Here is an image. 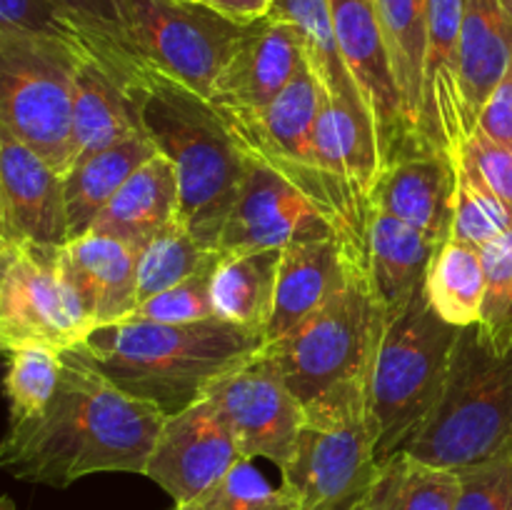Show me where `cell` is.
<instances>
[{
	"label": "cell",
	"mask_w": 512,
	"mask_h": 510,
	"mask_svg": "<svg viewBox=\"0 0 512 510\" xmlns=\"http://www.w3.org/2000/svg\"><path fill=\"white\" fill-rule=\"evenodd\" d=\"M0 510H18V508H15V503L8 498V495H0Z\"/></svg>",
	"instance_id": "obj_45"
},
{
	"label": "cell",
	"mask_w": 512,
	"mask_h": 510,
	"mask_svg": "<svg viewBox=\"0 0 512 510\" xmlns=\"http://www.w3.org/2000/svg\"><path fill=\"white\" fill-rule=\"evenodd\" d=\"M193 3L205 5L210 10H218L220 15L243 25L265 18L270 10V0H193Z\"/></svg>",
	"instance_id": "obj_43"
},
{
	"label": "cell",
	"mask_w": 512,
	"mask_h": 510,
	"mask_svg": "<svg viewBox=\"0 0 512 510\" xmlns=\"http://www.w3.org/2000/svg\"><path fill=\"white\" fill-rule=\"evenodd\" d=\"M10 263H3V260H0V278H3V273H5V268H8Z\"/></svg>",
	"instance_id": "obj_47"
},
{
	"label": "cell",
	"mask_w": 512,
	"mask_h": 510,
	"mask_svg": "<svg viewBox=\"0 0 512 510\" xmlns=\"http://www.w3.org/2000/svg\"><path fill=\"white\" fill-rule=\"evenodd\" d=\"M88 50L0 28V120L60 175L73 165V85Z\"/></svg>",
	"instance_id": "obj_7"
},
{
	"label": "cell",
	"mask_w": 512,
	"mask_h": 510,
	"mask_svg": "<svg viewBox=\"0 0 512 510\" xmlns=\"http://www.w3.org/2000/svg\"><path fill=\"white\" fill-rule=\"evenodd\" d=\"M58 258L95 328L135 313L140 303L138 250L108 235L85 233L60 245Z\"/></svg>",
	"instance_id": "obj_20"
},
{
	"label": "cell",
	"mask_w": 512,
	"mask_h": 510,
	"mask_svg": "<svg viewBox=\"0 0 512 510\" xmlns=\"http://www.w3.org/2000/svg\"><path fill=\"white\" fill-rule=\"evenodd\" d=\"M173 510H298L288 488H275L245 458L235 460L210 488Z\"/></svg>",
	"instance_id": "obj_35"
},
{
	"label": "cell",
	"mask_w": 512,
	"mask_h": 510,
	"mask_svg": "<svg viewBox=\"0 0 512 510\" xmlns=\"http://www.w3.org/2000/svg\"><path fill=\"white\" fill-rule=\"evenodd\" d=\"M93 40L98 58L125 78H135L145 63L135 58L125 40L118 0H53Z\"/></svg>",
	"instance_id": "obj_37"
},
{
	"label": "cell",
	"mask_w": 512,
	"mask_h": 510,
	"mask_svg": "<svg viewBox=\"0 0 512 510\" xmlns=\"http://www.w3.org/2000/svg\"><path fill=\"white\" fill-rule=\"evenodd\" d=\"M155 153L158 148L153 140L145 133H135L110 148L73 160L68 173L63 175L68 240L88 233L100 210L123 188L125 180Z\"/></svg>",
	"instance_id": "obj_26"
},
{
	"label": "cell",
	"mask_w": 512,
	"mask_h": 510,
	"mask_svg": "<svg viewBox=\"0 0 512 510\" xmlns=\"http://www.w3.org/2000/svg\"><path fill=\"white\" fill-rule=\"evenodd\" d=\"M485 268V298L480 335L495 355L512 350V228L480 248Z\"/></svg>",
	"instance_id": "obj_36"
},
{
	"label": "cell",
	"mask_w": 512,
	"mask_h": 510,
	"mask_svg": "<svg viewBox=\"0 0 512 510\" xmlns=\"http://www.w3.org/2000/svg\"><path fill=\"white\" fill-rule=\"evenodd\" d=\"M438 245L398 218L373 210L368 230V283L380 318L403 313L425 288Z\"/></svg>",
	"instance_id": "obj_22"
},
{
	"label": "cell",
	"mask_w": 512,
	"mask_h": 510,
	"mask_svg": "<svg viewBox=\"0 0 512 510\" xmlns=\"http://www.w3.org/2000/svg\"><path fill=\"white\" fill-rule=\"evenodd\" d=\"M15 255H18V248H15V243L8 238L3 223H0V260H3V263H10Z\"/></svg>",
	"instance_id": "obj_44"
},
{
	"label": "cell",
	"mask_w": 512,
	"mask_h": 510,
	"mask_svg": "<svg viewBox=\"0 0 512 510\" xmlns=\"http://www.w3.org/2000/svg\"><path fill=\"white\" fill-rule=\"evenodd\" d=\"M240 460L233 430L210 398H198L188 408L163 420L145 473L155 485L183 505L215 483Z\"/></svg>",
	"instance_id": "obj_14"
},
{
	"label": "cell",
	"mask_w": 512,
	"mask_h": 510,
	"mask_svg": "<svg viewBox=\"0 0 512 510\" xmlns=\"http://www.w3.org/2000/svg\"><path fill=\"white\" fill-rule=\"evenodd\" d=\"M130 83L133 78L120 75L98 55L88 53L80 60L73 85V160L143 133Z\"/></svg>",
	"instance_id": "obj_21"
},
{
	"label": "cell",
	"mask_w": 512,
	"mask_h": 510,
	"mask_svg": "<svg viewBox=\"0 0 512 510\" xmlns=\"http://www.w3.org/2000/svg\"><path fill=\"white\" fill-rule=\"evenodd\" d=\"M220 258H215L213 263L200 268L190 278L180 280L173 288L143 300L130 318L150 320V323H195V320L215 318L210 283H213V273L218 268Z\"/></svg>",
	"instance_id": "obj_38"
},
{
	"label": "cell",
	"mask_w": 512,
	"mask_h": 510,
	"mask_svg": "<svg viewBox=\"0 0 512 510\" xmlns=\"http://www.w3.org/2000/svg\"><path fill=\"white\" fill-rule=\"evenodd\" d=\"M268 15L293 25L303 43L305 63L330 98L348 105L350 110L370 115L363 93L340 53L328 0H270Z\"/></svg>",
	"instance_id": "obj_28"
},
{
	"label": "cell",
	"mask_w": 512,
	"mask_h": 510,
	"mask_svg": "<svg viewBox=\"0 0 512 510\" xmlns=\"http://www.w3.org/2000/svg\"><path fill=\"white\" fill-rule=\"evenodd\" d=\"M463 155L475 165L490 190L512 205V148L473 130V135L465 140Z\"/></svg>",
	"instance_id": "obj_41"
},
{
	"label": "cell",
	"mask_w": 512,
	"mask_h": 510,
	"mask_svg": "<svg viewBox=\"0 0 512 510\" xmlns=\"http://www.w3.org/2000/svg\"><path fill=\"white\" fill-rule=\"evenodd\" d=\"M512 228V205L490 190V185L480 178L475 165L460 153L458 158V188H455V213L450 240L460 243L483 245L493 243Z\"/></svg>",
	"instance_id": "obj_34"
},
{
	"label": "cell",
	"mask_w": 512,
	"mask_h": 510,
	"mask_svg": "<svg viewBox=\"0 0 512 510\" xmlns=\"http://www.w3.org/2000/svg\"><path fill=\"white\" fill-rule=\"evenodd\" d=\"M455 510H512V448L485 463L458 470Z\"/></svg>",
	"instance_id": "obj_40"
},
{
	"label": "cell",
	"mask_w": 512,
	"mask_h": 510,
	"mask_svg": "<svg viewBox=\"0 0 512 510\" xmlns=\"http://www.w3.org/2000/svg\"><path fill=\"white\" fill-rule=\"evenodd\" d=\"M458 335L460 328L435 313L425 288L403 313L383 320L365 393V418L380 463L405 450L433 418Z\"/></svg>",
	"instance_id": "obj_5"
},
{
	"label": "cell",
	"mask_w": 512,
	"mask_h": 510,
	"mask_svg": "<svg viewBox=\"0 0 512 510\" xmlns=\"http://www.w3.org/2000/svg\"><path fill=\"white\" fill-rule=\"evenodd\" d=\"M0 223L15 248L65 245L63 175L0 120Z\"/></svg>",
	"instance_id": "obj_16"
},
{
	"label": "cell",
	"mask_w": 512,
	"mask_h": 510,
	"mask_svg": "<svg viewBox=\"0 0 512 510\" xmlns=\"http://www.w3.org/2000/svg\"><path fill=\"white\" fill-rule=\"evenodd\" d=\"M323 238H338V233L318 205L285 175L248 155L238 200L218 240L220 253L288 248L290 243Z\"/></svg>",
	"instance_id": "obj_12"
},
{
	"label": "cell",
	"mask_w": 512,
	"mask_h": 510,
	"mask_svg": "<svg viewBox=\"0 0 512 510\" xmlns=\"http://www.w3.org/2000/svg\"><path fill=\"white\" fill-rule=\"evenodd\" d=\"M118 10L135 58L208 100L248 28L193 0H118Z\"/></svg>",
	"instance_id": "obj_8"
},
{
	"label": "cell",
	"mask_w": 512,
	"mask_h": 510,
	"mask_svg": "<svg viewBox=\"0 0 512 510\" xmlns=\"http://www.w3.org/2000/svg\"><path fill=\"white\" fill-rule=\"evenodd\" d=\"M460 478L455 470L435 468L415 455L395 453L380 463V473L360 510H455Z\"/></svg>",
	"instance_id": "obj_31"
},
{
	"label": "cell",
	"mask_w": 512,
	"mask_h": 510,
	"mask_svg": "<svg viewBox=\"0 0 512 510\" xmlns=\"http://www.w3.org/2000/svg\"><path fill=\"white\" fill-rule=\"evenodd\" d=\"M303 63V43L293 25L265 15L245 28L215 80L210 103L223 113H260L288 88Z\"/></svg>",
	"instance_id": "obj_17"
},
{
	"label": "cell",
	"mask_w": 512,
	"mask_h": 510,
	"mask_svg": "<svg viewBox=\"0 0 512 510\" xmlns=\"http://www.w3.org/2000/svg\"><path fill=\"white\" fill-rule=\"evenodd\" d=\"M168 415L125 393L75 348L63 350V373L38 418L8 425L0 468L13 478L68 488L95 473H145Z\"/></svg>",
	"instance_id": "obj_1"
},
{
	"label": "cell",
	"mask_w": 512,
	"mask_h": 510,
	"mask_svg": "<svg viewBox=\"0 0 512 510\" xmlns=\"http://www.w3.org/2000/svg\"><path fill=\"white\" fill-rule=\"evenodd\" d=\"M205 398L233 430L240 458H265L280 470L293 460L305 410L263 353L215 380Z\"/></svg>",
	"instance_id": "obj_11"
},
{
	"label": "cell",
	"mask_w": 512,
	"mask_h": 510,
	"mask_svg": "<svg viewBox=\"0 0 512 510\" xmlns=\"http://www.w3.org/2000/svg\"><path fill=\"white\" fill-rule=\"evenodd\" d=\"M460 25L463 0H425V73L418 120L420 153L458 163L470 138L460 93Z\"/></svg>",
	"instance_id": "obj_15"
},
{
	"label": "cell",
	"mask_w": 512,
	"mask_h": 510,
	"mask_svg": "<svg viewBox=\"0 0 512 510\" xmlns=\"http://www.w3.org/2000/svg\"><path fill=\"white\" fill-rule=\"evenodd\" d=\"M458 163L438 153H415L380 170L370 193L378 213L398 218L435 245L450 240Z\"/></svg>",
	"instance_id": "obj_18"
},
{
	"label": "cell",
	"mask_w": 512,
	"mask_h": 510,
	"mask_svg": "<svg viewBox=\"0 0 512 510\" xmlns=\"http://www.w3.org/2000/svg\"><path fill=\"white\" fill-rule=\"evenodd\" d=\"M0 28L45 35L98 55L88 33L53 0H0Z\"/></svg>",
	"instance_id": "obj_39"
},
{
	"label": "cell",
	"mask_w": 512,
	"mask_h": 510,
	"mask_svg": "<svg viewBox=\"0 0 512 510\" xmlns=\"http://www.w3.org/2000/svg\"><path fill=\"white\" fill-rule=\"evenodd\" d=\"M355 275H368L338 238L305 240L283 248L275 288V308L265 338L278 340L318 313Z\"/></svg>",
	"instance_id": "obj_19"
},
{
	"label": "cell",
	"mask_w": 512,
	"mask_h": 510,
	"mask_svg": "<svg viewBox=\"0 0 512 510\" xmlns=\"http://www.w3.org/2000/svg\"><path fill=\"white\" fill-rule=\"evenodd\" d=\"M265 343V330L220 318L195 323L125 318L93 328L75 350L125 393L173 415L203 398L215 380L250 363Z\"/></svg>",
	"instance_id": "obj_2"
},
{
	"label": "cell",
	"mask_w": 512,
	"mask_h": 510,
	"mask_svg": "<svg viewBox=\"0 0 512 510\" xmlns=\"http://www.w3.org/2000/svg\"><path fill=\"white\" fill-rule=\"evenodd\" d=\"M223 253L208 250L188 233L180 220L170 223L168 228L160 230L155 238L140 248L138 253V300L153 298L163 290L173 288L180 280L190 278L220 258ZM138 303V305H140Z\"/></svg>",
	"instance_id": "obj_33"
},
{
	"label": "cell",
	"mask_w": 512,
	"mask_h": 510,
	"mask_svg": "<svg viewBox=\"0 0 512 510\" xmlns=\"http://www.w3.org/2000/svg\"><path fill=\"white\" fill-rule=\"evenodd\" d=\"M283 248L223 255L213 273L210 298L215 318L265 330L275 308Z\"/></svg>",
	"instance_id": "obj_27"
},
{
	"label": "cell",
	"mask_w": 512,
	"mask_h": 510,
	"mask_svg": "<svg viewBox=\"0 0 512 510\" xmlns=\"http://www.w3.org/2000/svg\"><path fill=\"white\" fill-rule=\"evenodd\" d=\"M380 28L388 45L390 65L398 83L405 125L418 148V120L425 73V0H375ZM420 153V148H418Z\"/></svg>",
	"instance_id": "obj_29"
},
{
	"label": "cell",
	"mask_w": 512,
	"mask_h": 510,
	"mask_svg": "<svg viewBox=\"0 0 512 510\" xmlns=\"http://www.w3.org/2000/svg\"><path fill=\"white\" fill-rule=\"evenodd\" d=\"M512 65V20L500 0H463L460 93L470 135L485 100Z\"/></svg>",
	"instance_id": "obj_24"
},
{
	"label": "cell",
	"mask_w": 512,
	"mask_h": 510,
	"mask_svg": "<svg viewBox=\"0 0 512 510\" xmlns=\"http://www.w3.org/2000/svg\"><path fill=\"white\" fill-rule=\"evenodd\" d=\"M512 448V350L495 355L478 325L460 328L445 393L405 453L445 470L498 458Z\"/></svg>",
	"instance_id": "obj_6"
},
{
	"label": "cell",
	"mask_w": 512,
	"mask_h": 510,
	"mask_svg": "<svg viewBox=\"0 0 512 510\" xmlns=\"http://www.w3.org/2000/svg\"><path fill=\"white\" fill-rule=\"evenodd\" d=\"M180 215V185L175 165L163 153L145 160L123 188L100 210L88 233L123 240L140 253L150 238Z\"/></svg>",
	"instance_id": "obj_23"
},
{
	"label": "cell",
	"mask_w": 512,
	"mask_h": 510,
	"mask_svg": "<svg viewBox=\"0 0 512 510\" xmlns=\"http://www.w3.org/2000/svg\"><path fill=\"white\" fill-rule=\"evenodd\" d=\"M500 3H503V8L508 10V15H510V20H512V0H500Z\"/></svg>",
	"instance_id": "obj_46"
},
{
	"label": "cell",
	"mask_w": 512,
	"mask_h": 510,
	"mask_svg": "<svg viewBox=\"0 0 512 510\" xmlns=\"http://www.w3.org/2000/svg\"><path fill=\"white\" fill-rule=\"evenodd\" d=\"M425 298L445 323L455 328L478 325L485 298L480 248L460 240H445L430 260L425 275Z\"/></svg>",
	"instance_id": "obj_30"
},
{
	"label": "cell",
	"mask_w": 512,
	"mask_h": 510,
	"mask_svg": "<svg viewBox=\"0 0 512 510\" xmlns=\"http://www.w3.org/2000/svg\"><path fill=\"white\" fill-rule=\"evenodd\" d=\"M380 460L365 410L305 418L295 455L280 475L298 510H360Z\"/></svg>",
	"instance_id": "obj_9"
},
{
	"label": "cell",
	"mask_w": 512,
	"mask_h": 510,
	"mask_svg": "<svg viewBox=\"0 0 512 510\" xmlns=\"http://www.w3.org/2000/svg\"><path fill=\"white\" fill-rule=\"evenodd\" d=\"M383 318L368 275H355L318 313L260 353L283 375L305 418L365 410L368 373Z\"/></svg>",
	"instance_id": "obj_4"
},
{
	"label": "cell",
	"mask_w": 512,
	"mask_h": 510,
	"mask_svg": "<svg viewBox=\"0 0 512 510\" xmlns=\"http://www.w3.org/2000/svg\"><path fill=\"white\" fill-rule=\"evenodd\" d=\"M475 130L493 138L495 143H503L512 148V65L508 73L503 75V80L495 85L490 98L485 100Z\"/></svg>",
	"instance_id": "obj_42"
},
{
	"label": "cell",
	"mask_w": 512,
	"mask_h": 510,
	"mask_svg": "<svg viewBox=\"0 0 512 510\" xmlns=\"http://www.w3.org/2000/svg\"><path fill=\"white\" fill-rule=\"evenodd\" d=\"M328 5L340 53L373 118L383 168L405 155H415L418 148L405 125L375 0H328Z\"/></svg>",
	"instance_id": "obj_13"
},
{
	"label": "cell",
	"mask_w": 512,
	"mask_h": 510,
	"mask_svg": "<svg viewBox=\"0 0 512 510\" xmlns=\"http://www.w3.org/2000/svg\"><path fill=\"white\" fill-rule=\"evenodd\" d=\"M3 393L8 400L10 425L38 418L53 400L63 373V350L50 345H20L8 350Z\"/></svg>",
	"instance_id": "obj_32"
},
{
	"label": "cell",
	"mask_w": 512,
	"mask_h": 510,
	"mask_svg": "<svg viewBox=\"0 0 512 510\" xmlns=\"http://www.w3.org/2000/svg\"><path fill=\"white\" fill-rule=\"evenodd\" d=\"M143 133L175 165L178 220L203 248L218 250L220 233L248 170L225 115L203 95L143 65L133 78ZM220 253V250H218Z\"/></svg>",
	"instance_id": "obj_3"
},
{
	"label": "cell",
	"mask_w": 512,
	"mask_h": 510,
	"mask_svg": "<svg viewBox=\"0 0 512 510\" xmlns=\"http://www.w3.org/2000/svg\"><path fill=\"white\" fill-rule=\"evenodd\" d=\"M60 245H25L0 278V353L20 345L68 350L95 328L60 268Z\"/></svg>",
	"instance_id": "obj_10"
},
{
	"label": "cell",
	"mask_w": 512,
	"mask_h": 510,
	"mask_svg": "<svg viewBox=\"0 0 512 510\" xmlns=\"http://www.w3.org/2000/svg\"><path fill=\"white\" fill-rule=\"evenodd\" d=\"M313 158L325 173L370 200L375 180L383 170L378 135L370 115L350 110L320 88L313 125Z\"/></svg>",
	"instance_id": "obj_25"
}]
</instances>
